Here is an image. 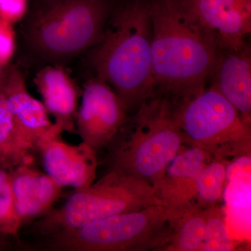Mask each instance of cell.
Instances as JSON below:
<instances>
[{
	"instance_id": "1",
	"label": "cell",
	"mask_w": 251,
	"mask_h": 251,
	"mask_svg": "<svg viewBox=\"0 0 251 251\" xmlns=\"http://www.w3.org/2000/svg\"><path fill=\"white\" fill-rule=\"evenodd\" d=\"M154 92L176 103L205 88L220 50L180 0H151Z\"/></svg>"
},
{
	"instance_id": "2",
	"label": "cell",
	"mask_w": 251,
	"mask_h": 251,
	"mask_svg": "<svg viewBox=\"0 0 251 251\" xmlns=\"http://www.w3.org/2000/svg\"><path fill=\"white\" fill-rule=\"evenodd\" d=\"M151 0H114L103 35L88 51L95 76L112 87L128 115L154 92Z\"/></svg>"
},
{
	"instance_id": "3",
	"label": "cell",
	"mask_w": 251,
	"mask_h": 251,
	"mask_svg": "<svg viewBox=\"0 0 251 251\" xmlns=\"http://www.w3.org/2000/svg\"><path fill=\"white\" fill-rule=\"evenodd\" d=\"M114 0H30L21 23L23 47L31 59L64 66L97 45Z\"/></svg>"
},
{
	"instance_id": "4",
	"label": "cell",
	"mask_w": 251,
	"mask_h": 251,
	"mask_svg": "<svg viewBox=\"0 0 251 251\" xmlns=\"http://www.w3.org/2000/svg\"><path fill=\"white\" fill-rule=\"evenodd\" d=\"M131 115L108 147L109 169L123 172L153 187L186 144L174 103L154 92Z\"/></svg>"
},
{
	"instance_id": "5",
	"label": "cell",
	"mask_w": 251,
	"mask_h": 251,
	"mask_svg": "<svg viewBox=\"0 0 251 251\" xmlns=\"http://www.w3.org/2000/svg\"><path fill=\"white\" fill-rule=\"evenodd\" d=\"M181 212L166 204H155L50 234L25 244L24 249L41 251H160L169 241L173 223Z\"/></svg>"
},
{
	"instance_id": "6",
	"label": "cell",
	"mask_w": 251,
	"mask_h": 251,
	"mask_svg": "<svg viewBox=\"0 0 251 251\" xmlns=\"http://www.w3.org/2000/svg\"><path fill=\"white\" fill-rule=\"evenodd\" d=\"M155 204H166L151 185L118 171L108 173L87 187L75 190L63 205L28 224L27 233L41 239Z\"/></svg>"
},
{
	"instance_id": "7",
	"label": "cell",
	"mask_w": 251,
	"mask_h": 251,
	"mask_svg": "<svg viewBox=\"0 0 251 251\" xmlns=\"http://www.w3.org/2000/svg\"><path fill=\"white\" fill-rule=\"evenodd\" d=\"M174 105L185 143L226 161L250 155L251 125L212 85Z\"/></svg>"
},
{
	"instance_id": "8",
	"label": "cell",
	"mask_w": 251,
	"mask_h": 251,
	"mask_svg": "<svg viewBox=\"0 0 251 251\" xmlns=\"http://www.w3.org/2000/svg\"><path fill=\"white\" fill-rule=\"evenodd\" d=\"M81 97L75 131L82 143L98 153L108 148L129 115L112 87L95 75L86 81Z\"/></svg>"
},
{
	"instance_id": "9",
	"label": "cell",
	"mask_w": 251,
	"mask_h": 251,
	"mask_svg": "<svg viewBox=\"0 0 251 251\" xmlns=\"http://www.w3.org/2000/svg\"><path fill=\"white\" fill-rule=\"evenodd\" d=\"M215 39L220 51L239 50L251 31V0H180Z\"/></svg>"
},
{
	"instance_id": "10",
	"label": "cell",
	"mask_w": 251,
	"mask_h": 251,
	"mask_svg": "<svg viewBox=\"0 0 251 251\" xmlns=\"http://www.w3.org/2000/svg\"><path fill=\"white\" fill-rule=\"evenodd\" d=\"M2 92L18 128L39 152L46 140L61 135L42 102L28 92L22 70L13 63L8 67Z\"/></svg>"
},
{
	"instance_id": "11",
	"label": "cell",
	"mask_w": 251,
	"mask_h": 251,
	"mask_svg": "<svg viewBox=\"0 0 251 251\" xmlns=\"http://www.w3.org/2000/svg\"><path fill=\"white\" fill-rule=\"evenodd\" d=\"M39 153L46 174L62 187L80 189L95 181L99 164L97 153L85 143L70 145L57 135L46 140Z\"/></svg>"
},
{
	"instance_id": "12",
	"label": "cell",
	"mask_w": 251,
	"mask_h": 251,
	"mask_svg": "<svg viewBox=\"0 0 251 251\" xmlns=\"http://www.w3.org/2000/svg\"><path fill=\"white\" fill-rule=\"evenodd\" d=\"M213 158L201 149L183 147L153 186L158 197L176 210L183 211L192 206L198 174Z\"/></svg>"
},
{
	"instance_id": "13",
	"label": "cell",
	"mask_w": 251,
	"mask_h": 251,
	"mask_svg": "<svg viewBox=\"0 0 251 251\" xmlns=\"http://www.w3.org/2000/svg\"><path fill=\"white\" fill-rule=\"evenodd\" d=\"M34 85L43 104L62 133L75 131L79 90L64 66L46 64L36 72Z\"/></svg>"
},
{
	"instance_id": "14",
	"label": "cell",
	"mask_w": 251,
	"mask_h": 251,
	"mask_svg": "<svg viewBox=\"0 0 251 251\" xmlns=\"http://www.w3.org/2000/svg\"><path fill=\"white\" fill-rule=\"evenodd\" d=\"M209 78L212 86L251 125V50L246 44L237 51H220Z\"/></svg>"
},
{
	"instance_id": "15",
	"label": "cell",
	"mask_w": 251,
	"mask_h": 251,
	"mask_svg": "<svg viewBox=\"0 0 251 251\" xmlns=\"http://www.w3.org/2000/svg\"><path fill=\"white\" fill-rule=\"evenodd\" d=\"M9 173L16 211L23 228L53 208L63 187L33 166L19 167Z\"/></svg>"
},
{
	"instance_id": "16",
	"label": "cell",
	"mask_w": 251,
	"mask_h": 251,
	"mask_svg": "<svg viewBox=\"0 0 251 251\" xmlns=\"http://www.w3.org/2000/svg\"><path fill=\"white\" fill-rule=\"evenodd\" d=\"M39 153L18 128L2 90L0 92V169L7 172L34 166Z\"/></svg>"
},
{
	"instance_id": "17",
	"label": "cell",
	"mask_w": 251,
	"mask_h": 251,
	"mask_svg": "<svg viewBox=\"0 0 251 251\" xmlns=\"http://www.w3.org/2000/svg\"><path fill=\"white\" fill-rule=\"evenodd\" d=\"M206 220V208L194 203L175 220L169 241L160 251H201Z\"/></svg>"
},
{
	"instance_id": "18",
	"label": "cell",
	"mask_w": 251,
	"mask_h": 251,
	"mask_svg": "<svg viewBox=\"0 0 251 251\" xmlns=\"http://www.w3.org/2000/svg\"><path fill=\"white\" fill-rule=\"evenodd\" d=\"M227 161L213 158L198 174L194 203L203 208L218 205L224 196Z\"/></svg>"
},
{
	"instance_id": "19",
	"label": "cell",
	"mask_w": 251,
	"mask_h": 251,
	"mask_svg": "<svg viewBox=\"0 0 251 251\" xmlns=\"http://www.w3.org/2000/svg\"><path fill=\"white\" fill-rule=\"evenodd\" d=\"M23 229L18 217L9 172L0 169V237L21 247L20 233Z\"/></svg>"
},
{
	"instance_id": "20",
	"label": "cell",
	"mask_w": 251,
	"mask_h": 251,
	"mask_svg": "<svg viewBox=\"0 0 251 251\" xmlns=\"http://www.w3.org/2000/svg\"><path fill=\"white\" fill-rule=\"evenodd\" d=\"M205 232L201 251H230L235 243L229 234L226 216L219 204L206 208Z\"/></svg>"
},
{
	"instance_id": "21",
	"label": "cell",
	"mask_w": 251,
	"mask_h": 251,
	"mask_svg": "<svg viewBox=\"0 0 251 251\" xmlns=\"http://www.w3.org/2000/svg\"><path fill=\"white\" fill-rule=\"evenodd\" d=\"M17 48L14 25L0 18V65L6 67L12 63Z\"/></svg>"
},
{
	"instance_id": "22",
	"label": "cell",
	"mask_w": 251,
	"mask_h": 251,
	"mask_svg": "<svg viewBox=\"0 0 251 251\" xmlns=\"http://www.w3.org/2000/svg\"><path fill=\"white\" fill-rule=\"evenodd\" d=\"M30 0H0V18L11 24L20 23L25 17Z\"/></svg>"
},
{
	"instance_id": "23",
	"label": "cell",
	"mask_w": 251,
	"mask_h": 251,
	"mask_svg": "<svg viewBox=\"0 0 251 251\" xmlns=\"http://www.w3.org/2000/svg\"><path fill=\"white\" fill-rule=\"evenodd\" d=\"M9 66H8V67H9ZM8 67H4L0 65V92L2 90L3 85H4L5 77H6Z\"/></svg>"
}]
</instances>
